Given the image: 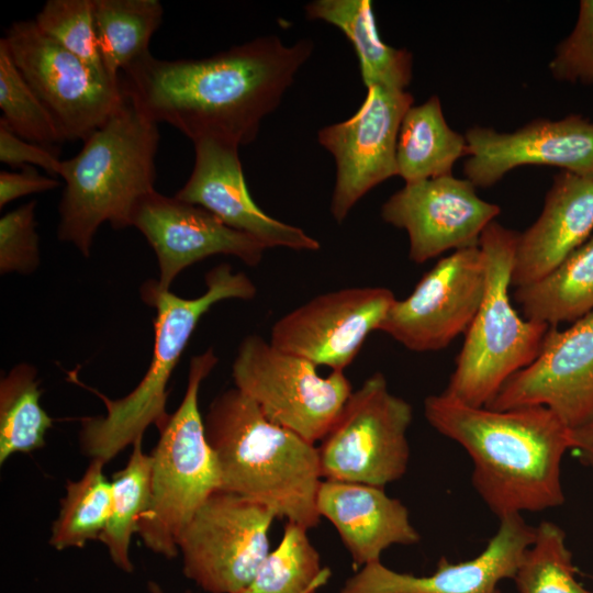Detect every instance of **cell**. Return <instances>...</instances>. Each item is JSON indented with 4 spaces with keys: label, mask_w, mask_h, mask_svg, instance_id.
I'll return each mask as SVG.
<instances>
[{
    "label": "cell",
    "mask_w": 593,
    "mask_h": 593,
    "mask_svg": "<svg viewBox=\"0 0 593 593\" xmlns=\"http://www.w3.org/2000/svg\"><path fill=\"white\" fill-rule=\"evenodd\" d=\"M413 103L414 98L406 90L371 86L353 116L318 131V143L336 164L329 210L337 223L371 189L398 176V135Z\"/></svg>",
    "instance_id": "obj_12"
},
{
    "label": "cell",
    "mask_w": 593,
    "mask_h": 593,
    "mask_svg": "<svg viewBox=\"0 0 593 593\" xmlns=\"http://www.w3.org/2000/svg\"><path fill=\"white\" fill-rule=\"evenodd\" d=\"M500 213L501 208L482 200L468 179L452 175L405 183L381 206L385 223L406 231L409 258L415 264L478 247Z\"/></svg>",
    "instance_id": "obj_15"
},
{
    "label": "cell",
    "mask_w": 593,
    "mask_h": 593,
    "mask_svg": "<svg viewBox=\"0 0 593 593\" xmlns=\"http://www.w3.org/2000/svg\"><path fill=\"white\" fill-rule=\"evenodd\" d=\"M219 361L213 348L191 358L184 395L159 430L153 449L148 508L137 534L154 553L172 559L177 540L197 510L220 489V472L199 410L202 381Z\"/></svg>",
    "instance_id": "obj_7"
},
{
    "label": "cell",
    "mask_w": 593,
    "mask_h": 593,
    "mask_svg": "<svg viewBox=\"0 0 593 593\" xmlns=\"http://www.w3.org/2000/svg\"><path fill=\"white\" fill-rule=\"evenodd\" d=\"M307 530L287 522L279 545L269 551L239 593H317L328 582L332 571L322 564Z\"/></svg>",
    "instance_id": "obj_30"
},
{
    "label": "cell",
    "mask_w": 593,
    "mask_h": 593,
    "mask_svg": "<svg viewBox=\"0 0 593 593\" xmlns=\"http://www.w3.org/2000/svg\"><path fill=\"white\" fill-rule=\"evenodd\" d=\"M314 44L284 45L262 36L200 59L166 60L145 54L122 69V92L156 123L195 142L250 144L261 120L277 109Z\"/></svg>",
    "instance_id": "obj_1"
},
{
    "label": "cell",
    "mask_w": 593,
    "mask_h": 593,
    "mask_svg": "<svg viewBox=\"0 0 593 593\" xmlns=\"http://www.w3.org/2000/svg\"><path fill=\"white\" fill-rule=\"evenodd\" d=\"M104 466V461L91 459L78 480L67 481L48 540L56 550L82 548L104 530L112 510V484Z\"/></svg>",
    "instance_id": "obj_28"
},
{
    "label": "cell",
    "mask_w": 593,
    "mask_h": 593,
    "mask_svg": "<svg viewBox=\"0 0 593 593\" xmlns=\"http://www.w3.org/2000/svg\"><path fill=\"white\" fill-rule=\"evenodd\" d=\"M193 144L194 166L176 198L208 210L226 226L255 238L266 249H320V242L302 228L268 215L255 203L246 186L239 145L213 137L200 138Z\"/></svg>",
    "instance_id": "obj_19"
},
{
    "label": "cell",
    "mask_w": 593,
    "mask_h": 593,
    "mask_svg": "<svg viewBox=\"0 0 593 593\" xmlns=\"http://www.w3.org/2000/svg\"><path fill=\"white\" fill-rule=\"evenodd\" d=\"M548 68L559 81L593 86V0L580 1L575 25L556 46Z\"/></svg>",
    "instance_id": "obj_35"
},
{
    "label": "cell",
    "mask_w": 593,
    "mask_h": 593,
    "mask_svg": "<svg viewBox=\"0 0 593 593\" xmlns=\"http://www.w3.org/2000/svg\"><path fill=\"white\" fill-rule=\"evenodd\" d=\"M593 232V178L562 170L553 177L537 220L518 233L512 286L538 281Z\"/></svg>",
    "instance_id": "obj_21"
},
{
    "label": "cell",
    "mask_w": 593,
    "mask_h": 593,
    "mask_svg": "<svg viewBox=\"0 0 593 593\" xmlns=\"http://www.w3.org/2000/svg\"><path fill=\"white\" fill-rule=\"evenodd\" d=\"M536 535L522 514L500 518L494 536L474 558L452 563L441 557L429 575L398 572L381 563L363 566L338 593H502L501 581L515 577Z\"/></svg>",
    "instance_id": "obj_20"
},
{
    "label": "cell",
    "mask_w": 593,
    "mask_h": 593,
    "mask_svg": "<svg viewBox=\"0 0 593 593\" xmlns=\"http://www.w3.org/2000/svg\"><path fill=\"white\" fill-rule=\"evenodd\" d=\"M463 175L475 188H489L526 165L553 166L593 178V122L580 114L534 119L514 132L474 125L465 133Z\"/></svg>",
    "instance_id": "obj_17"
},
{
    "label": "cell",
    "mask_w": 593,
    "mask_h": 593,
    "mask_svg": "<svg viewBox=\"0 0 593 593\" xmlns=\"http://www.w3.org/2000/svg\"><path fill=\"white\" fill-rule=\"evenodd\" d=\"M99 51L109 79L120 82L123 68L149 53L163 21L158 0H93Z\"/></svg>",
    "instance_id": "obj_26"
},
{
    "label": "cell",
    "mask_w": 593,
    "mask_h": 593,
    "mask_svg": "<svg viewBox=\"0 0 593 593\" xmlns=\"http://www.w3.org/2000/svg\"><path fill=\"white\" fill-rule=\"evenodd\" d=\"M34 366L22 362L0 380V463L12 455L45 446L53 418L41 405L42 390Z\"/></svg>",
    "instance_id": "obj_27"
},
{
    "label": "cell",
    "mask_w": 593,
    "mask_h": 593,
    "mask_svg": "<svg viewBox=\"0 0 593 593\" xmlns=\"http://www.w3.org/2000/svg\"><path fill=\"white\" fill-rule=\"evenodd\" d=\"M412 405L376 372L353 391L318 449L323 480L384 488L409 466Z\"/></svg>",
    "instance_id": "obj_8"
},
{
    "label": "cell",
    "mask_w": 593,
    "mask_h": 593,
    "mask_svg": "<svg viewBox=\"0 0 593 593\" xmlns=\"http://www.w3.org/2000/svg\"><path fill=\"white\" fill-rule=\"evenodd\" d=\"M3 40L65 141H85L122 104L125 96L120 82L100 76L44 35L34 20L11 23Z\"/></svg>",
    "instance_id": "obj_11"
},
{
    "label": "cell",
    "mask_w": 593,
    "mask_h": 593,
    "mask_svg": "<svg viewBox=\"0 0 593 593\" xmlns=\"http://www.w3.org/2000/svg\"><path fill=\"white\" fill-rule=\"evenodd\" d=\"M275 518L256 502L216 490L178 537L184 575L209 593H239L270 551Z\"/></svg>",
    "instance_id": "obj_10"
},
{
    "label": "cell",
    "mask_w": 593,
    "mask_h": 593,
    "mask_svg": "<svg viewBox=\"0 0 593 593\" xmlns=\"http://www.w3.org/2000/svg\"><path fill=\"white\" fill-rule=\"evenodd\" d=\"M34 22L44 35L109 79L99 51L93 0H48Z\"/></svg>",
    "instance_id": "obj_33"
},
{
    "label": "cell",
    "mask_w": 593,
    "mask_h": 593,
    "mask_svg": "<svg viewBox=\"0 0 593 593\" xmlns=\"http://www.w3.org/2000/svg\"><path fill=\"white\" fill-rule=\"evenodd\" d=\"M424 415L467 451L472 485L499 519L563 504L561 465L571 449L570 428L549 409L492 410L441 392L425 399Z\"/></svg>",
    "instance_id": "obj_2"
},
{
    "label": "cell",
    "mask_w": 593,
    "mask_h": 593,
    "mask_svg": "<svg viewBox=\"0 0 593 593\" xmlns=\"http://www.w3.org/2000/svg\"><path fill=\"white\" fill-rule=\"evenodd\" d=\"M232 378L268 419L312 444L324 438L353 393L344 371L323 377L311 361L255 334L240 342Z\"/></svg>",
    "instance_id": "obj_9"
},
{
    "label": "cell",
    "mask_w": 593,
    "mask_h": 593,
    "mask_svg": "<svg viewBox=\"0 0 593 593\" xmlns=\"http://www.w3.org/2000/svg\"><path fill=\"white\" fill-rule=\"evenodd\" d=\"M593 467V466H592Z\"/></svg>",
    "instance_id": "obj_40"
},
{
    "label": "cell",
    "mask_w": 593,
    "mask_h": 593,
    "mask_svg": "<svg viewBox=\"0 0 593 593\" xmlns=\"http://www.w3.org/2000/svg\"><path fill=\"white\" fill-rule=\"evenodd\" d=\"M132 226L157 257L158 286L169 290L187 267L213 255H228L257 266L266 248L255 238L226 226L208 210L156 190L137 204Z\"/></svg>",
    "instance_id": "obj_18"
},
{
    "label": "cell",
    "mask_w": 593,
    "mask_h": 593,
    "mask_svg": "<svg viewBox=\"0 0 593 593\" xmlns=\"http://www.w3.org/2000/svg\"><path fill=\"white\" fill-rule=\"evenodd\" d=\"M316 504L320 516L337 530L355 569L380 561L381 553L393 545L421 540L407 507L384 488L323 480Z\"/></svg>",
    "instance_id": "obj_22"
},
{
    "label": "cell",
    "mask_w": 593,
    "mask_h": 593,
    "mask_svg": "<svg viewBox=\"0 0 593 593\" xmlns=\"http://www.w3.org/2000/svg\"><path fill=\"white\" fill-rule=\"evenodd\" d=\"M147 589H148V592L149 593H166L163 588L156 583L155 581H149L148 584H147ZM187 593H192L190 591H188Z\"/></svg>",
    "instance_id": "obj_39"
},
{
    "label": "cell",
    "mask_w": 593,
    "mask_h": 593,
    "mask_svg": "<svg viewBox=\"0 0 593 593\" xmlns=\"http://www.w3.org/2000/svg\"><path fill=\"white\" fill-rule=\"evenodd\" d=\"M571 449H575L583 461L593 466V419L570 429Z\"/></svg>",
    "instance_id": "obj_38"
},
{
    "label": "cell",
    "mask_w": 593,
    "mask_h": 593,
    "mask_svg": "<svg viewBox=\"0 0 593 593\" xmlns=\"http://www.w3.org/2000/svg\"><path fill=\"white\" fill-rule=\"evenodd\" d=\"M395 300L393 292L383 287H354L324 293L279 318L269 342L317 367L344 371L369 334L379 331Z\"/></svg>",
    "instance_id": "obj_14"
},
{
    "label": "cell",
    "mask_w": 593,
    "mask_h": 593,
    "mask_svg": "<svg viewBox=\"0 0 593 593\" xmlns=\"http://www.w3.org/2000/svg\"><path fill=\"white\" fill-rule=\"evenodd\" d=\"M203 424L220 472L219 490L306 529L318 525L323 478L315 444L268 419L235 387L215 396Z\"/></svg>",
    "instance_id": "obj_3"
},
{
    "label": "cell",
    "mask_w": 593,
    "mask_h": 593,
    "mask_svg": "<svg viewBox=\"0 0 593 593\" xmlns=\"http://www.w3.org/2000/svg\"><path fill=\"white\" fill-rule=\"evenodd\" d=\"M485 289L478 247L455 250L427 271L403 300H395L379 331L416 353L437 351L466 334Z\"/></svg>",
    "instance_id": "obj_13"
},
{
    "label": "cell",
    "mask_w": 593,
    "mask_h": 593,
    "mask_svg": "<svg viewBox=\"0 0 593 593\" xmlns=\"http://www.w3.org/2000/svg\"><path fill=\"white\" fill-rule=\"evenodd\" d=\"M309 20L339 29L353 44L366 88L405 90L413 78V55L385 44L369 0H315L304 7Z\"/></svg>",
    "instance_id": "obj_23"
},
{
    "label": "cell",
    "mask_w": 593,
    "mask_h": 593,
    "mask_svg": "<svg viewBox=\"0 0 593 593\" xmlns=\"http://www.w3.org/2000/svg\"><path fill=\"white\" fill-rule=\"evenodd\" d=\"M158 143V123L125 97L79 153L61 161L58 239L89 257L103 223L132 226L137 204L155 190Z\"/></svg>",
    "instance_id": "obj_4"
},
{
    "label": "cell",
    "mask_w": 593,
    "mask_h": 593,
    "mask_svg": "<svg viewBox=\"0 0 593 593\" xmlns=\"http://www.w3.org/2000/svg\"><path fill=\"white\" fill-rule=\"evenodd\" d=\"M0 122L31 143L55 149L65 142L53 116L16 68L0 40Z\"/></svg>",
    "instance_id": "obj_32"
},
{
    "label": "cell",
    "mask_w": 593,
    "mask_h": 593,
    "mask_svg": "<svg viewBox=\"0 0 593 593\" xmlns=\"http://www.w3.org/2000/svg\"><path fill=\"white\" fill-rule=\"evenodd\" d=\"M467 148L465 134L448 125L440 99L434 94L403 116L396 143L398 176L410 183L452 175Z\"/></svg>",
    "instance_id": "obj_24"
},
{
    "label": "cell",
    "mask_w": 593,
    "mask_h": 593,
    "mask_svg": "<svg viewBox=\"0 0 593 593\" xmlns=\"http://www.w3.org/2000/svg\"><path fill=\"white\" fill-rule=\"evenodd\" d=\"M142 446L143 438L132 446L125 467L113 474L112 510L99 537L112 562L125 572L133 571L131 539L150 501L152 456Z\"/></svg>",
    "instance_id": "obj_29"
},
{
    "label": "cell",
    "mask_w": 593,
    "mask_h": 593,
    "mask_svg": "<svg viewBox=\"0 0 593 593\" xmlns=\"http://www.w3.org/2000/svg\"><path fill=\"white\" fill-rule=\"evenodd\" d=\"M545 406L570 429L593 419V311L566 329L550 326L542 347L486 406Z\"/></svg>",
    "instance_id": "obj_16"
},
{
    "label": "cell",
    "mask_w": 593,
    "mask_h": 593,
    "mask_svg": "<svg viewBox=\"0 0 593 593\" xmlns=\"http://www.w3.org/2000/svg\"><path fill=\"white\" fill-rule=\"evenodd\" d=\"M525 318L549 326L573 323L593 311V236L550 273L516 288Z\"/></svg>",
    "instance_id": "obj_25"
},
{
    "label": "cell",
    "mask_w": 593,
    "mask_h": 593,
    "mask_svg": "<svg viewBox=\"0 0 593 593\" xmlns=\"http://www.w3.org/2000/svg\"><path fill=\"white\" fill-rule=\"evenodd\" d=\"M513 581L518 593H593L577 579L564 532L547 521L536 526Z\"/></svg>",
    "instance_id": "obj_31"
},
{
    "label": "cell",
    "mask_w": 593,
    "mask_h": 593,
    "mask_svg": "<svg viewBox=\"0 0 593 593\" xmlns=\"http://www.w3.org/2000/svg\"><path fill=\"white\" fill-rule=\"evenodd\" d=\"M517 235L493 221L479 240L484 294L443 391L472 406H488L513 374L535 360L550 327L521 317L510 300Z\"/></svg>",
    "instance_id": "obj_6"
},
{
    "label": "cell",
    "mask_w": 593,
    "mask_h": 593,
    "mask_svg": "<svg viewBox=\"0 0 593 593\" xmlns=\"http://www.w3.org/2000/svg\"><path fill=\"white\" fill-rule=\"evenodd\" d=\"M36 201H29L0 219V272L30 275L41 262L35 221Z\"/></svg>",
    "instance_id": "obj_34"
},
{
    "label": "cell",
    "mask_w": 593,
    "mask_h": 593,
    "mask_svg": "<svg viewBox=\"0 0 593 593\" xmlns=\"http://www.w3.org/2000/svg\"><path fill=\"white\" fill-rule=\"evenodd\" d=\"M60 184L59 180L41 175L33 166H25L19 172L1 170L0 208L27 194L54 190Z\"/></svg>",
    "instance_id": "obj_37"
},
{
    "label": "cell",
    "mask_w": 593,
    "mask_h": 593,
    "mask_svg": "<svg viewBox=\"0 0 593 593\" xmlns=\"http://www.w3.org/2000/svg\"><path fill=\"white\" fill-rule=\"evenodd\" d=\"M0 161L12 168L37 166L59 176L63 160L57 150L25 141L0 122Z\"/></svg>",
    "instance_id": "obj_36"
},
{
    "label": "cell",
    "mask_w": 593,
    "mask_h": 593,
    "mask_svg": "<svg viewBox=\"0 0 593 593\" xmlns=\"http://www.w3.org/2000/svg\"><path fill=\"white\" fill-rule=\"evenodd\" d=\"M205 291L193 299L161 289L157 280L141 288L142 300L156 311L155 345L147 371L138 384L118 400L97 392L105 414L80 421L79 445L83 455L105 463L127 446L142 439L150 425L160 430L168 422L167 385L201 317L220 301L250 300L257 289L242 271L228 264L212 268L205 276Z\"/></svg>",
    "instance_id": "obj_5"
}]
</instances>
